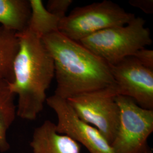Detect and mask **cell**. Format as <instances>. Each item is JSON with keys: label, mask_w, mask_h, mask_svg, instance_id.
I'll return each mask as SVG.
<instances>
[{"label": "cell", "mask_w": 153, "mask_h": 153, "mask_svg": "<svg viewBox=\"0 0 153 153\" xmlns=\"http://www.w3.org/2000/svg\"><path fill=\"white\" fill-rule=\"evenodd\" d=\"M42 39L54 62L56 96L67 100L115 84L109 64L79 43L60 32Z\"/></svg>", "instance_id": "1"}, {"label": "cell", "mask_w": 153, "mask_h": 153, "mask_svg": "<svg viewBox=\"0 0 153 153\" xmlns=\"http://www.w3.org/2000/svg\"><path fill=\"white\" fill-rule=\"evenodd\" d=\"M17 35L19 48L9 87L18 97L16 115L34 120L43 109L46 91L55 76L54 62L38 34L27 28Z\"/></svg>", "instance_id": "2"}, {"label": "cell", "mask_w": 153, "mask_h": 153, "mask_svg": "<svg viewBox=\"0 0 153 153\" xmlns=\"http://www.w3.org/2000/svg\"><path fill=\"white\" fill-rule=\"evenodd\" d=\"M145 25L144 19L135 16L126 25L104 29L78 43L113 65L152 44L150 30Z\"/></svg>", "instance_id": "3"}, {"label": "cell", "mask_w": 153, "mask_h": 153, "mask_svg": "<svg viewBox=\"0 0 153 153\" xmlns=\"http://www.w3.org/2000/svg\"><path fill=\"white\" fill-rule=\"evenodd\" d=\"M135 18L117 4L104 0L78 7L61 20L59 32L76 42L104 29L126 25Z\"/></svg>", "instance_id": "4"}, {"label": "cell", "mask_w": 153, "mask_h": 153, "mask_svg": "<svg viewBox=\"0 0 153 153\" xmlns=\"http://www.w3.org/2000/svg\"><path fill=\"white\" fill-rule=\"evenodd\" d=\"M116 85L68 99L79 119L97 128L111 145L120 123V110L116 102Z\"/></svg>", "instance_id": "5"}, {"label": "cell", "mask_w": 153, "mask_h": 153, "mask_svg": "<svg viewBox=\"0 0 153 153\" xmlns=\"http://www.w3.org/2000/svg\"><path fill=\"white\" fill-rule=\"evenodd\" d=\"M120 123L111 144L115 153H152L148 138L153 131V110L143 108L129 97L117 95Z\"/></svg>", "instance_id": "6"}, {"label": "cell", "mask_w": 153, "mask_h": 153, "mask_svg": "<svg viewBox=\"0 0 153 153\" xmlns=\"http://www.w3.org/2000/svg\"><path fill=\"white\" fill-rule=\"evenodd\" d=\"M46 102L57 116L56 131L81 143L90 153H115L102 134L78 117L67 100L55 95L47 98Z\"/></svg>", "instance_id": "7"}, {"label": "cell", "mask_w": 153, "mask_h": 153, "mask_svg": "<svg viewBox=\"0 0 153 153\" xmlns=\"http://www.w3.org/2000/svg\"><path fill=\"white\" fill-rule=\"evenodd\" d=\"M110 68L117 95L129 97L143 108L153 110V70L132 56Z\"/></svg>", "instance_id": "8"}, {"label": "cell", "mask_w": 153, "mask_h": 153, "mask_svg": "<svg viewBox=\"0 0 153 153\" xmlns=\"http://www.w3.org/2000/svg\"><path fill=\"white\" fill-rule=\"evenodd\" d=\"M30 146L33 153H80L81 149L71 137L56 131V124L49 120L35 129Z\"/></svg>", "instance_id": "9"}, {"label": "cell", "mask_w": 153, "mask_h": 153, "mask_svg": "<svg viewBox=\"0 0 153 153\" xmlns=\"http://www.w3.org/2000/svg\"><path fill=\"white\" fill-rule=\"evenodd\" d=\"M31 16L28 0H0L1 26L16 33L27 27Z\"/></svg>", "instance_id": "10"}, {"label": "cell", "mask_w": 153, "mask_h": 153, "mask_svg": "<svg viewBox=\"0 0 153 153\" xmlns=\"http://www.w3.org/2000/svg\"><path fill=\"white\" fill-rule=\"evenodd\" d=\"M19 48L17 33L0 25V80L13 82L14 64Z\"/></svg>", "instance_id": "11"}, {"label": "cell", "mask_w": 153, "mask_h": 153, "mask_svg": "<svg viewBox=\"0 0 153 153\" xmlns=\"http://www.w3.org/2000/svg\"><path fill=\"white\" fill-rule=\"evenodd\" d=\"M10 82L0 80V151L9 149L7 140V132L14 122L16 115L15 95L9 87Z\"/></svg>", "instance_id": "12"}, {"label": "cell", "mask_w": 153, "mask_h": 153, "mask_svg": "<svg viewBox=\"0 0 153 153\" xmlns=\"http://www.w3.org/2000/svg\"><path fill=\"white\" fill-rule=\"evenodd\" d=\"M31 16L27 28L42 38L50 33L59 32L61 18L47 10L40 0H29Z\"/></svg>", "instance_id": "13"}, {"label": "cell", "mask_w": 153, "mask_h": 153, "mask_svg": "<svg viewBox=\"0 0 153 153\" xmlns=\"http://www.w3.org/2000/svg\"><path fill=\"white\" fill-rule=\"evenodd\" d=\"M73 2L72 0H49L46 9L50 13L63 18Z\"/></svg>", "instance_id": "14"}, {"label": "cell", "mask_w": 153, "mask_h": 153, "mask_svg": "<svg viewBox=\"0 0 153 153\" xmlns=\"http://www.w3.org/2000/svg\"><path fill=\"white\" fill-rule=\"evenodd\" d=\"M132 56L134 57L144 66L153 70V50L144 48L138 51Z\"/></svg>", "instance_id": "15"}, {"label": "cell", "mask_w": 153, "mask_h": 153, "mask_svg": "<svg viewBox=\"0 0 153 153\" xmlns=\"http://www.w3.org/2000/svg\"><path fill=\"white\" fill-rule=\"evenodd\" d=\"M129 3L131 6L141 9L146 14L153 13V0H131L129 1Z\"/></svg>", "instance_id": "16"}]
</instances>
